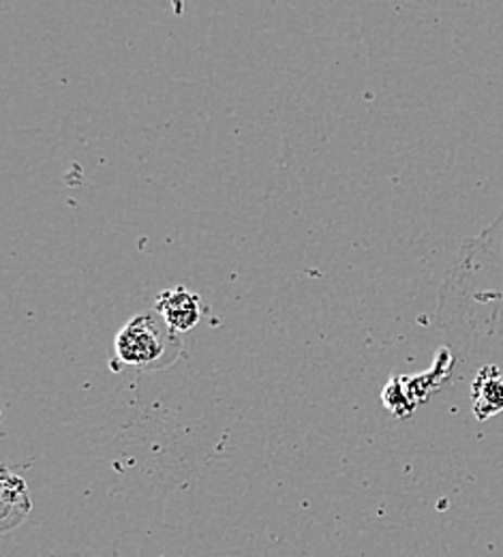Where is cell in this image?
Returning a JSON list of instances; mask_svg holds the SVG:
<instances>
[{"instance_id":"6da1fadb","label":"cell","mask_w":503,"mask_h":557,"mask_svg":"<svg viewBox=\"0 0 503 557\" xmlns=\"http://www.w3.org/2000/svg\"><path fill=\"white\" fill-rule=\"evenodd\" d=\"M439 324L467 358H503V212L461 247L441 287Z\"/></svg>"},{"instance_id":"7a4b0ae2","label":"cell","mask_w":503,"mask_h":557,"mask_svg":"<svg viewBox=\"0 0 503 557\" xmlns=\"http://www.w3.org/2000/svg\"><path fill=\"white\" fill-rule=\"evenodd\" d=\"M183 351L180 333H176L156 311L134 318L116 337V354L125 364L159 371L176 362Z\"/></svg>"},{"instance_id":"3957f363","label":"cell","mask_w":503,"mask_h":557,"mask_svg":"<svg viewBox=\"0 0 503 557\" xmlns=\"http://www.w3.org/2000/svg\"><path fill=\"white\" fill-rule=\"evenodd\" d=\"M154 311L176 331L185 333L198 326L202 320V305L200 296L193 294L187 287H176V289H165L159 294Z\"/></svg>"},{"instance_id":"277c9868","label":"cell","mask_w":503,"mask_h":557,"mask_svg":"<svg viewBox=\"0 0 503 557\" xmlns=\"http://www.w3.org/2000/svg\"><path fill=\"white\" fill-rule=\"evenodd\" d=\"M474 417L480 422L503 412V375L500 364L485 362L471 384Z\"/></svg>"},{"instance_id":"5b68a950","label":"cell","mask_w":503,"mask_h":557,"mask_svg":"<svg viewBox=\"0 0 503 557\" xmlns=\"http://www.w3.org/2000/svg\"><path fill=\"white\" fill-rule=\"evenodd\" d=\"M33 510V502L24 479L13 476L7 468H2L0 476V530L7 534L24 523L28 512Z\"/></svg>"},{"instance_id":"8992f818","label":"cell","mask_w":503,"mask_h":557,"mask_svg":"<svg viewBox=\"0 0 503 557\" xmlns=\"http://www.w3.org/2000/svg\"><path fill=\"white\" fill-rule=\"evenodd\" d=\"M386 408L397 414V417H407L416 406L412 404L407 391H405V384L401 377H394L388 382V386L383 388V395H381Z\"/></svg>"}]
</instances>
